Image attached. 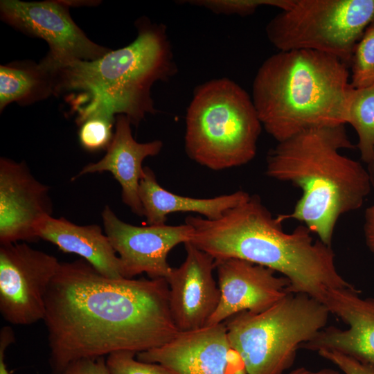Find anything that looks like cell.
Wrapping results in <instances>:
<instances>
[{"mask_svg":"<svg viewBox=\"0 0 374 374\" xmlns=\"http://www.w3.org/2000/svg\"><path fill=\"white\" fill-rule=\"evenodd\" d=\"M350 84L362 89L374 84V21L365 30L355 46Z\"/></svg>","mask_w":374,"mask_h":374,"instance_id":"22","label":"cell"},{"mask_svg":"<svg viewBox=\"0 0 374 374\" xmlns=\"http://www.w3.org/2000/svg\"><path fill=\"white\" fill-rule=\"evenodd\" d=\"M59 374H109L104 357L71 363Z\"/></svg>","mask_w":374,"mask_h":374,"instance_id":"27","label":"cell"},{"mask_svg":"<svg viewBox=\"0 0 374 374\" xmlns=\"http://www.w3.org/2000/svg\"><path fill=\"white\" fill-rule=\"evenodd\" d=\"M129 45L91 60L41 63L51 73L54 95H62L80 126L93 117L116 121L123 114L137 125L156 110L151 88L168 80L177 66L166 27L148 19L136 23Z\"/></svg>","mask_w":374,"mask_h":374,"instance_id":"3","label":"cell"},{"mask_svg":"<svg viewBox=\"0 0 374 374\" xmlns=\"http://www.w3.org/2000/svg\"><path fill=\"white\" fill-rule=\"evenodd\" d=\"M38 238L80 256L105 276L123 278L119 257L98 224L78 225L64 217L50 216L40 226Z\"/></svg>","mask_w":374,"mask_h":374,"instance_id":"18","label":"cell"},{"mask_svg":"<svg viewBox=\"0 0 374 374\" xmlns=\"http://www.w3.org/2000/svg\"><path fill=\"white\" fill-rule=\"evenodd\" d=\"M185 223L193 228L190 242L215 261L237 258L269 268L288 279L289 293L323 303L330 290L353 286L339 273L332 247L314 240L303 224L285 232L256 195L219 218L190 215Z\"/></svg>","mask_w":374,"mask_h":374,"instance_id":"2","label":"cell"},{"mask_svg":"<svg viewBox=\"0 0 374 374\" xmlns=\"http://www.w3.org/2000/svg\"><path fill=\"white\" fill-rule=\"evenodd\" d=\"M53 374L84 359L161 346L180 331L165 278H111L81 258L60 262L43 320Z\"/></svg>","mask_w":374,"mask_h":374,"instance_id":"1","label":"cell"},{"mask_svg":"<svg viewBox=\"0 0 374 374\" xmlns=\"http://www.w3.org/2000/svg\"><path fill=\"white\" fill-rule=\"evenodd\" d=\"M348 326L326 327L301 348L332 350L374 365V298H362L353 286L331 289L323 302Z\"/></svg>","mask_w":374,"mask_h":374,"instance_id":"16","label":"cell"},{"mask_svg":"<svg viewBox=\"0 0 374 374\" xmlns=\"http://www.w3.org/2000/svg\"><path fill=\"white\" fill-rule=\"evenodd\" d=\"M363 232L365 243L374 256V204L368 206L364 212Z\"/></svg>","mask_w":374,"mask_h":374,"instance_id":"28","label":"cell"},{"mask_svg":"<svg viewBox=\"0 0 374 374\" xmlns=\"http://www.w3.org/2000/svg\"><path fill=\"white\" fill-rule=\"evenodd\" d=\"M374 21V0H293L267 24L279 51L310 50L351 61L355 45Z\"/></svg>","mask_w":374,"mask_h":374,"instance_id":"8","label":"cell"},{"mask_svg":"<svg viewBox=\"0 0 374 374\" xmlns=\"http://www.w3.org/2000/svg\"><path fill=\"white\" fill-rule=\"evenodd\" d=\"M186 256L166 278L172 319L181 332L205 326L215 311L220 292L213 277L215 260L190 242L184 244Z\"/></svg>","mask_w":374,"mask_h":374,"instance_id":"15","label":"cell"},{"mask_svg":"<svg viewBox=\"0 0 374 374\" xmlns=\"http://www.w3.org/2000/svg\"><path fill=\"white\" fill-rule=\"evenodd\" d=\"M60 262L26 242L0 246V312L15 325L44 320L46 296Z\"/></svg>","mask_w":374,"mask_h":374,"instance_id":"9","label":"cell"},{"mask_svg":"<svg viewBox=\"0 0 374 374\" xmlns=\"http://www.w3.org/2000/svg\"><path fill=\"white\" fill-rule=\"evenodd\" d=\"M352 89L344 62L321 52L292 50L264 61L251 98L262 127L278 143L309 129L346 124Z\"/></svg>","mask_w":374,"mask_h":374,"instance_id":"5","label":"cell"},{"mask_svg":"<svg viewBox=\"0 0 374 374\" xmlns=\"http://www.w3.org/2000/svg\"><path fill=\"white\" fill-rule=\"evenodd\" d=\"M54 94L50 72L39 64L0 66V110L11 103L28 105Z\"/></svg>","mask_w":374,"mask_h":374,"instance_id":"20","label":"cell"},{"mask_svg":"<svg viewBox=\"0 0 374 374\" xmlns=\"http://www.w3.org/2000/svg\"><path fill=\"white\" fill-rule=\"evenodd\" d=\"M139 195L148 225L166 224L168 215L176 212H191L215 220L250 196L243 190L211 198L179 195L163 188L153 170L147 166L140 180Z\"/></svg>","mask_w":374,"mask_h":374,"instance_id":"19","label":"cell"},{"mask_svg":"<svg viewBox=\"0 0 374 374\" xmlns=\"http://www.w3.org/2000/svg\"><path fill=\"white\" fill-rule=\"evenodd\" d=\"M344 125L303 131L278 142L267 157V175L302 192L280 220L302 222L330 247L339 217L360 208L372 189L366 168L341 153L355 148Z\"/></svg>","mask_w":374,"mask_h":374,"instance_id":"4","label":"cell"},{"mask_svg":"<svg viewBox=\"0 0 374 374\" xmlns=\"http://www.w3.org/2000/svg\"><path fill=\"white\" fill-rule=\"evenodd\" d=\"M346 123L356 131L357 148L366 164L374 158V84L362 89L353 88L348 100Z\"/></svg>","mask_w":374,"mask_h":374,"instance_id":"21","label":"cell"},{"mask_svg":"<svg viewBox=\"0 0 374 374\" xmlns=\"http://www.w3.org/2000/svg\"><path fill=\"white\" fill-rule=\"evenodd\" d=\"M137 353L130 350H119L107 355L106 366L109 374H172L163 366L136 359Z\"/></svg>","mask_w":374,"mask_h":374,"instance_id":"25","label":"cell"},{"mask_svg":"<svg viewBox=\"0 0 374 374\" xmlns=\"http://www.w3.org/2000/svg\"><path fill=\"white\" fill-rule=\"evenodd\" d=\"M283 374H343L341 371L332 368H322L319 370H311L305 367H299Z\"/></svg>","mask_w":374,"mask_h":374,"instance_id":"29","label":"cell"},{"mask_svg":"<svg viewBox=\"0 0 374 374\" xmlns=\"http://www.w3.org/2000/svg\"><path fill=\"white\" fill-rule=\"evenodd\" d=\"M131 125L125 115L116 116L114 136L105 156L97 162L85 165L73 179L87 174L109 172L121 186L123 203L135 215L143 216L139 195L143 175V162L145 158L159 154L163 142H137L133 137Z\"/></svg>","mask_w":374,"mask_h":374,"instance_id":"17","label":"cell"},{"mask_svg":"<svg viewBox=\"0 0 374 374\" xmlns=\"http://www.w3.org/2000/svg\"><path fill=\"white\" fill-rule=\"evenodd\" d=\"M69 8V3L64 1L1 0L0 3L3 21L46 42L49 52L42 60L46 63L91 61L110 51L87 37L71 17Z\"/></svg>","mask_w":374,"mask_h":374,"instance_id":"10","label":"cell"},{"mask_svg":"<svg viewBox=\"0 0 374 374\" xmlns=\"http://www.w3.org/2000/svg\"><path fill=\"white\" fill-rule=\"evenodd\" d=\"M103 229L119 257L125 278L146 274L150 278H165L172 268L169 252L181 243L190 242L193 228L180 225L135 226L120 220L109 206L101 213Z\"/></svg>","mask_w":374,"mask_h":374,"instance_id":"11","label":"cell"},{"mask_svg":"<svg viewBox=\"0 0 374 374\" xmlns=\"http://www.w3.org/2000/svg\"><path fill=\"white\" fill-rule=\"evenodd\" d=\"M5 350L0 349V374H10L4 362Z\"/></svg>","mask_w":374,"mask_h":374,"instance_id":"31","label":"cell"},{"mask_svg":"<svg viewBox=\"0 0 374 374\" xmlns=\"http://www.w3.org/2000/svg\"><path fill=\"white\" fill-rule=\"evenodd\" d=\"M136 356L140 361L163 366L172 374H247L224 323L180 331L166 344Z\"/></svg>","mask_w":374,"mask_h":374,"instance_id":"12","label":"cell"},{"mask_svg":"<svg viewBox=\"0 0 374 374\" xmlns=\"http://www.w3.org/2000/svg\"><path fill=\"white\" fill-rule=\"evenodd\" d=\"M321 357L335 364L343 374H374V365L332 350H320Z\"/></svg>","mask_w":374,"mask_h":374,"instance_id":"26","label":"cell"},{"mask_svg":"<svg viewBox=\"0 0 374 374\" xmlns=\"http://www.w3.org/2000/svg\"><path fill=\"white\" fill-rule=\"evenodd\" d=\"M330 314L307 294L287 293L262 312H242L224 323L247 374H283L297 350L326 327Z\"/></svg>","mask_w":374,"mask_h":374,"instance_id":"7","label":"cell"},{"mask_svg":"<svg viewBox=\"0 0 374 374\" xmlns=\"http://www.w3.org/2000/svg\"><path fill=\"white\" fill-rule=\"evenodd\" d=\"M190 2L215 14L246 16L253 14L258 7L263 6L285 10L292 4V0H197Z\"/></svg>","mask_w":374,"mask_h":374,"instance_id":"23","label":"cell"},{"mask_svg":"<svg viewBox=\"0 0 374 374\" xmlns=\"http://www.w3.org/2000/svg\"><path fill=\"white\" fill-rule=\"evenodd\" d=\"M366 169L369 175L372 189L374 190V158L366 164Z\"/></svg>","mask_w":374,"mask_h":374,"instance_id":"30","label":"cell"},{"mask_svg":"<svg viewBox=\"0 0 374 374\" xmlns=\"http://www.w3.org/2000/svg\"><path fill=\"white\" fill-rule=\"evenodd\" d=\"M116 121L104 117H93L80 125L78 138L80 145L87 151L107 150L114 130Z\"/></svg>","mask_w":374,"mask_h":374,"instance_id":"24","label":"cell"},{"mask_svg":"<svg viewBox=\"0 0 374 374\" xmlns=\"http://www.w3.org/2000/svg\"><path fill=\"white\" fill-rule=\"evenodd\" d=\"M262 124L249 94L227 78L198 85L187 108V155L213 170L240 166L256 156Z\"/></svg>","mask_w":374,"mask_h":374,"instance_id":"6","label":"cell"},{"mask_svg":"<svg viewBox=\"0 0 374 374\" xmlns=\"http://www.w3.org/2000/svg\"><path fill=\"white\" fill-rule=\"evenodd\" d=\"M215 263L220 296L206 325L224 323L242 312H262L289 293L288 279L269 268L237 258Z\"/></svg>","mask_w":374,"mask_h":374,"instance_id":"14","label":"cell"},{"mask_svg":"<svg viewBox=\"0 0 374 374\" xmlns=\"http://www.w3.org/2000/svg\"><path fill=\"white\" fill-rule=\"evenodd\" d=\"M53 205L48 186L25 161L0 159V244L38 240V231Z\"/></svg>","mask_w":374,"mask_h":374,"instance_id":"13","label":"cell"}]
</instances>
